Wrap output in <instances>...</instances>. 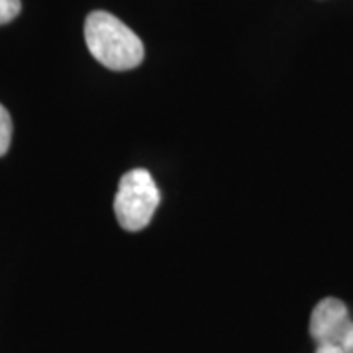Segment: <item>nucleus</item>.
I'll return each mask as SVG.
<instances>
[{"instance_id":"1","label":"nucleus","mask_w":353,"mask_h":353,"mask_svg":"<svg viewBox=\"0 0 353 353\" xmlns=\"http://www.w3.org/2000/svg\"><path fill=\"white\" fill-rule=\"evenodd\" d=\"M85 41L92 57L112 71H128L143 61V43L122 20L94 10L85 22Z\"/></svg>"},{"instance_id":"2","label":"nucleus","mask_w":353,"mask_h":353,"mask_svg":"<svg viewBox=\"0 0 353 353\" xmlns=\"http://www.w3.org/2000/svg\"><path fill=\"white\" fill-rule=\"evenodd\" d=\"M159 189L145 169H132L122 175L114 199L118 224L128 232H139L152 222L159 206Z\"/></svg>"},{"instance_id":"3","label":"nucleus","mask_w":353,"mask_h":353,"mask_svg":"<svg viewBox=\"0 0 353 353\" xmlns=\"http://www.w3.org/2000/svg\"><path fill=\"white\" fill-rule=\"evenodd\" d=\"M352 320L347 306L341 303L340 299H322L316 304L312 316H310V336L312 340L320 343H338L340 345L341 338L345 330L350 328Z\"/></svg>"},{"instance_id":"4","label":"nucleus","mask_w":353,"mask_h":353,"mask_svg":"<svg viewBox=\"0 0 353 353\" xmlns=\"http://www.w3.org/2000/svg\"><path fill=\"white\" fill-rule=\"evenodd\" d=\"M12 141V118L8 110L0 104V157L8 152Z\"/></svg>"},{"instance_id":"5","label":"nucleus","mask_w":353,"mask_h":353,"mask_svg":"<svg viewBox=\"0 0 353 353\" xmlns=\"http://www.w3.org/2000/svg\"><path fill=\"white\" fill-rule=\"evenodd\" d=\"M22 2L20 0H0V26L12 22L20 14Z\"/></svg>"},{"instance_id":"6","label":"nucleus","mask_w":353,"mask_h":353,"mask_svg":"<svg viewBox=\"0 0 353 353\" xmlns=\"http://www.w3.org/2000/svg\"><path fill=\"white\" fill-rule=\"evenodd\" d=\"M340 347L343 350V353H353V322L350 324V328L345 330L340 341Z\"/></svg>"},{"instance_id":"7","label":"nucleus","mask_w":353,"mask_h":353,"mask_svg":"<svg viewBox=\"0 0 353 353\" xmlns=\"http://www.w3.org/2000/svg\"><path fill=\"white\" fill-rule=\"evenodd\" d=\"M316 353H343L338 343H320L316 347Z\"/></svg>"}]
</instances>
